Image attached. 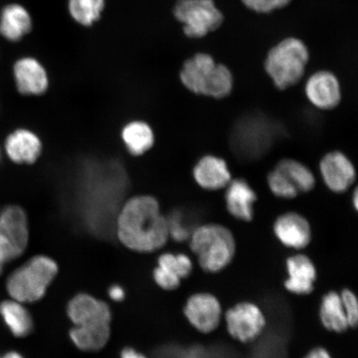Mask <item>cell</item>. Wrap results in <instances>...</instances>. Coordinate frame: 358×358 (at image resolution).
<instances>
[{"instance_id":"obj_1","label":"cell","mask_w":358,"mask_h":358,"mask_svg":"<svg viewBox=\"0 0 358 358\" xmlns=\"http://www.w3.org/2000/svg\"><path fill=\"white\" fill-rule=\"evenodd\" d=\"M119 241L137 252H154L169 239L167 217L153 195L138 194L124 201L115 219Z\"/></svg>"},{"instance_id":"obj_2","label":"cell","mask_w":358,"mask_h":358,"mask_svg":"<svg viewBox=\"0 0 358 358\" xmlns=\"http://www.w3.org/2000/svg\"><path fill=\"white\" fill-rule=\"evenodd\" d=\"M179 78L190 92L217 100L229 96L234 85L230 69L226 65L217 64L208 53H196L186 60Z\"/></svg>"},{"instance_id":"obj_3","label":"cell","mask_w":358,"mask_h":358,"mask_svg":"<svg viewBox=\"0 0 358 358\" xmlns=\"http://www.w3.org/2000/svg\"><path fill=\"white\" fill-rule=\"evenodd\" d=\"M190 248L205 272L218 273L234 259L236 244L234 234L227 227L209 223L192 232Z\"/></svg>"},{"instance_id":"obj_4","label":"cell","mask_w":358,"mask_h":358,"mask_svg":"<svg viewBox=\"0 0 358 358\" xmlns=\"http://www.w3.org/2000/svg\"><path fill=\"white\" fill-rule=\"evenodd\" d=\"M57 273L55 259L42 255L34 257L8 275L7 292L10 299L22 303L39 301L46 294Z\"/></svg>"},{"instance_id":"obj_5","label":"cell","mask_w":358,"mask_h":358,"mask_svg":"<svg viewBox=\"0 0 358 358\" xmlns=\"http://www.w3.org/2000/svg\"><path fill=\"white\" fill-rule=\"evenodd\" d=\"M310 60V52L301 39L288 38L273 47L265 61V69L277 89L294 87L301 82Z\"/></svg>"},{"instance_id":"obj_6","label":"cell","mask_w":358,"mask_h":358,"mask_svg":"<svg viewBox=\"0 0 358 358\" xmlns=\"http://www.w3.org/2000/svg\"><path fill=\"white\" fill-rule=\"evenodd\" d=\"M173 15L190 38H201L222 24L224 16L214 0H178Z\"/></svg>"},{"instance_id":"obj_7","label":"cell","mask_w":358,"mask_h":358,"mask_svg":"<svg viewBox=\"0 0 358 358\" xmlns=\"http://www.w3.org/2000/svg\"><path fill=\"white\" fill-rule=\"evenodd\" d=\"M29 241V219L19 205L0 209V262L4 265L24 253Z\"/></svg>"},{"instance_id":"obj_8","label":"cell","mask_w":358,"mask_h":358,"mask_svg":"<svg viewBox=\"0 0 358 358\" xmlns=\"http://www.w3.org/2000/svg\"><path fill=\"white\" fill-rule=\"evenodd\" d=\"M228 334L241 343L257 339L265 330L266 319L261 308L252 302H241L225 313Z\"/></svg>"},{"instance_id":"obj_9","label":"cell","mask_w":358,"mask_h":358,"mask_svg":"<svg viewBox=\"0 0 358 358\" xmlns=\"http://www.w3.org/2000/svg\"><path fill=\"white\" fill-rule=\"evenodd\" d=\"M183 313L190 324L205 334H211L218 328L223 315L220 301L209 293L192 294L187 299Z\"/></svg>"},{"instance_id":"obj_10","label":"cell","mask_w":358,"mask_h":358,"mask_svg":"<svg viewBox=\"0 0 358 358\" xmlns=\"http://www.w3.org/2000/svg\"><path fill=\"white\" fill-rule=\"evenodd\" d=\"M320 170L325 185L335 194H343L356 181L355 165L340 151L325 155L320 161Z\"/></svg>"},{"instance_id":"obj_11","label":"cell","mask_w":358,"mask_h":358,"mask_svg":"<svg viewBox=\"0 0 358 358\" xmlns=\"http://www.w3.org/2000/svg\"><path fill=\"white\" fill-rule=\"evenodd\" d=\"M70 320L77 327L110 324L111 311L107 303L87 294H79L66 307Z\"/></svg>"},{"instance_id":"obj_12","label":"cell","mask_w":358,"mask_h":358,"mask_svg":"<svg viewBox=\"0 0 358 358\" xmlns=\"http://www.w3.org/2000/svg\"><path fill=\"white\" fill-rule=\"evenodd\" d=\"M17 91L25 96H41L49 88V78L46 69L32 57H22L13 65Z\"/></svg>"},{"instance_id":"obj_13","label":"cell","mask_w":358,"mask_h":358,"mask_svg":"<svg viewBox=\"0 0 358 358\" xmlns=\"http://www.w3.org/2000/svg\"><path fill=\"white\" fill-rule=\"evenodd\" d=\"M306 95L316 108L333 110L342 100L341 86L338 78L331 71H317L307 80Z\"/></svg>"},{"instance_id":"obj_14","label":"cell","mask_w":358,"mask_h":358,"mask_svg":"<svg viewBox=\"0 0 358 358\" xmlns=\"http://www.w3.org/2000/svg\"><path fill=\"white\" fill-rule=\"evenodd\" d=\"M43 142L37 134L20 128L11 132L4 141L3 150L8 158L16 164L33 165L43 153Z\"/></svg>"},{"instance_id":"obj_15","label":"cell","mask_w":358,"mask_h":358,"mask_svg":"<svg viewBox=\"0 0 358 358\" xmlns=\"http://www.w3.org/2000/svg\"><path fill=\"white\" fill-rule=\"evenodd\" d=\"M274 234L286 248L303 250L310 245L312 230L310 222L302 215L289 212L280 215L276 219Z\"/></svg>"},{"instance_id":"obj_16","label":"cell","mask_w":358,"mask_h":358,"mask_svg":"<svg viewBox=\"0 0 358 358\" xmlns=\"http://www.w3.org/2000/svg\"><path fill=\"white\" fill-rule=\"evenodd\" d=\"M192 177L201 189L217 191L224 189L231 180V174L225 160L215 155H205L192 169Z\"/></svg>"},{"instance_id":"obj_17","label":"cell","mask_w":358,"mask_h":358,"mask_svg":"<svg viewBox=\"0 0 358 358\" xmlns=\"http://www.w3.org/2000/svg\"><path fill=\"white\" fill-rule=\"evenodd\" d=\"M287 280L285 287L289 292L307 295L313 292L317 280V270L312 259L304 254H296L286 261Z\"/></svg>"},{"instance_id":"obj_18","label":"cell","mask_w":358,"mask_h":358,"mask_svg":"<svg viewBox=\"0 0 358 358\" xmlns=\"http://www.w3.org/2000/svg\"><path fill=\"white\" fill-rule=\"evenodd\" d=\"M225 201L228 213L237 220L252 221L254 204L257 201L256 192L243 178L231 180L226 187Z\"/></svg>"},{"instance_id":"obj_19","label":"cell","mask_w":358,"mask_h":358,"mask_svg":"<svg viewBox=\"0 0 358 358\" xmlns=\"http://www.w3.org/2000/svg\"><path fill=\"white\" fill-rule=\"evenodd\" d=\"M33 28L30 13L19 3L4 7L0 15V34L10 42H19Z\"/></svg>"},{"instance_id":"obj_20","label":"cell","mask_w":358,"mask_h":358,"mask_svg":"<svg viewBox=\"0 0 358 358\" xmlns=\"http://www.w3.org/2000/svg\"><path fill=\"white\" fill-rule=\"evenodd\" d=\"M120 138L129 155L141 157L149 152L155 144V134L149 123L134 120L125 124L120 131Z\"/></svg>"},{"instance_id":"obj_21","label":"cell","mask_w":358,"mask_h":358,"mask_svg":"<svg viewBox=\"0 0 358 358\" xmlns=\"http://www.w3.org/2000/svg\"><path fill=\"white\" fill-rule=\"evenodd\" d=\"M24 304L12 299L0 303V317L16 338H25L34 330L33 317Z\"/></svg>"},{"instance_id":"obj_22","label":"cell","mask_w":358,"mask_h":358,"mask_svg":"<svg viewBox=\"0 0 358 358\" xmlns=\"http://www.w3.org/2000/svg\"><path fill=\"white\" fill-rule=\"evenodd\" d=\"M322 324L330 332L342 334L350 328L340 294L330 291L322 299L320 308Z\"/></svg>"},{"instance_id":"obj_23","label":"cell","mask_w":358,"mask_h":358,"mask_svg":"<svg viewBox=\"0 0 358 358\" xmlns=\"http://www.w3.org/2000/svg\"><path fill=\"white\" fill-rule=\"evenodd\" d=\"M70 338L74 345L85 352H96L106 345L110 337V324L77 327L70 330Z\"/></svg>"},{"instance_id":"obj_24","label":"cell","mask_w":358,"mask_h":358,"mask_svg":"<svg viewBox=\"0 0 358 358\" xmlns=\"http://www.w3.org/2000/svg\"><path fill=\"white\" fill-rule=\"evenodd\" d=\"M283 173L295 187L299 194H306L315 189L316 178L315 174L306 164L292 159H284L275 167Z\"/></svg>"},{"instance_id":"obj_25","label":"cell","mask_w":358,"mask_h":358,"mask_svg":"<svg viewBox=\"0 0 358 358\" xmlns=\"http://www.w3.org/2000/svg\"><path fill=\"white\" fill-rule=\"evenodd\" d=\"M105 0H69V11L79 24L90 27L100 20Z\"/></svg>"},{"instance_id":"obj_26","label":"cell","mask_w":358,"mask_h":358,"mask_svg":"<svg viewBox=\"0 0 358 358\" xmlns=\"http://www.w3.org/2000/svg\"><path fill=\"white\" fill-rule=\"evenodd\" d=\"M267 183L272 194L277 198L293 199L299 194L298 190L285 174L276 168L268 174Z\"/></svg>"},{"instance_id":"obj_27","label":"cell","mask_w":358,"mask_h":358,"mask_svg":"<svg viewBox=\"0 0 358 358\" xmlns=\"http://www.w3.org/2000/svg\"><path fill=\"white\" fill-rule=\"evenodd\" d=\"M292 0H241L246 8L259 13H270L288 6Z\"/></svg>"},{"instance_id":"obj_28","label":"cell","mask_w":358,"mask_h":358,"mask_svg":"<svg viewBox=\"0 0 358 358\" xmlns=\"http://www.w3.org/2000/svg\"><path fill=\"white\" fill-rule=\"evenodd\" d=\"M340 296H341L349 327L356 328L358 323V302L356 294L350 289H344L340 293Z\"/></svg>"},{"instance_id":"obj_29","label":"cell","mask_w":358,"mask_h":358,"mask_svg":"<svg viewBox=\"0 0 358 358\" xmlns=\"http://www.w3.org/2000/svg\"><path fill=\"white\" fill-rule=\"evenodd\" d=\"M153 275L156 284L165 290H174L180 286L181 279L174 273L165 268L157 267Z\"/></svg>"},{"instance_id":"obj_30","label":"cell","mask_w":358,"mask_h":358,"mask_svg":"<svg viewBox=\"0 0 358 358\" xmlns=\"http://www.w3.org/2000/svg\"><path fill=\"white\" fill-rule=\"evenodd\" d=\"M177 257V271L179 278L186 279L192 272V262L189 256L185 254H178Z\"/></svg>"},{"instance_id":"obj_31","label":"cell","mask_w":358,"mask_h":358,"mask_svg":"<svg viewBox=\"0 0 358 358\" xmlns=\"http://www.w3.org/2000/svg\"><path fill=\"white\" fill-rule=\"evenodd\" d=\"M108 294L112 301L115 302L122 301L125 297L124 291L122 286L117 285L110 286L108 290Z\"/></svg>"},{"instance_id":"obj_32","label":"cell","mask_w":358,"mask_h":358,"mask_svg":"<svg viewBox=\"0 0 358 358\" xmlns=\"http://www.w3.org/2000/svg\"><path fill=\"white\" fill-rule=\"evenodd\" d=\"M303 358H333L330 353L324 348H315L308 352Z\"/></svg>"},{"instance_id":"obj_33","label":"cell","mask_w":358,"mask_h":358,"mask_svg":"<svg viewBox=\"0 0 358 358\" xmlns=\"http://www.w3.org/2000/svg\"><path fill=\"white\" fill-rule=\"evenodd\" d=\"M120 357L122 358H147L141 353L136 352L134 349L131 348H124L120 353Z\"/></svg>"},{"instance_id":"obj_34","label":"cell","mask_w":358,"mask_h":358,"mask_svg":"<svg viewBox=\"0 0 358 358\" xmlns=\"http://www.w3.org/2000/svg\"><path fill=\"white\" fill-rule=\"evenodd\" d=\"M0 358H24V356L21 355V353L17 352L16 351H10L4 355H0Z\"/></svg>"},{"instance_id":"obj_35","label":"cell","mask_w":358,"mask_h":358,"mask_svg":"<svg viewBox=\"0 0 358 358\" xmlns=\"http://www.w3.org/2000/svg\"><path fill=\"white\" fill-rule=\"evenodd\" d=\"M352 204H353V207H355V208L356 210L358 209V192H357V189H356L355 190V194H353V196H352Z\"/></svg>"},{"instance_id":"obj_36","label":"cell","mask_w":358,"mask_h":358,"mask_svg":"<svg viewBox=\"0 0 358 358\" xmlns=\"http://www.w3.org/2000/svg\"><path fill=\"white\" fill-rule=\"evenodd\" d=\"M3 268H4V264L3 262H0V275H1L3 274Z\"/></svg>"},{"instance_id":"obj_37","label":"cell","mask_w":358,"mask_h":358,"mask_svg":"<svg viewBox=\"0 0 358 358\" xmlns=\"http://www.w3.org/2000/svg\"><path fill=\"white\" fill-rule=\"evenodd\" d=\"M1 159H2V150H1V148H0V162H1Z\"/></svg>"}]
</instances>
